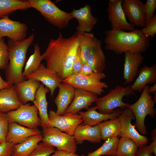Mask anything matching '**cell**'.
I'll return each mask as SVG.
<instances>
[{
    "label": "cell",
    "instance_id": "1",
    "mask_svg": "<svg viewBox=\"0 0 156 156\" xmlns=\"http://www.w3.org/2000/svg\"><path fill=\"white\" fill-rule=\"evenodd\" d=\"M81 33L77 32L68 38L59 32L58 38L50 39L42 60L46 67L52 71L62 81L73 74V67L79 46Z\"/></svg>",
    "mask_w": 156,
    "mask_h": 156
},
{
    "label": "cell",
    "instance_id": "2",
    "mask_svg": "<svg viewBox=\"0 0 156 156\" xmlns=\"http://www.w3.org/2000/svg\"><path fill=\"white\" fill-rule=\"evenodd\" d=\"M105 34V49L117 54L127 51L142 54L145 52L150 45L149 38L145 36L138 29L128 32L107 30Z\"/></svg>",
    "mask_w": 156,
    "mask_h": 156
},
{
    "label": "cell",
    "instance_id": "3",
    "mask_svg": "<svg viewBox=\"0 0 156 156\" xmlns=\"http://www.w3.org/2000/svg\"><path fill=\"white\" fill-rule=\"evenodd\" d=\"M34 35L18 41L9 39L7 46L9 52V64L5 69L7 81L11 85L24 80L22 69L25 62L28 48L34 41Z\"/></svg>",
    "mask_w": 156,
    "mask_h": 156
},
{
    "label": "cell",
    "instance_id": "4",
    "mask_svg": "<svg viewBox=\"0 0 156 156\" xmlns=\"http://www.w3.org/2000/svg\"><path fill=\"white\" fill-rule=\"evenodd\" d=\"M27 1L29 8L36 9L49 23L60 29L68 26L73 18L71 13L61 10L50 0Z\"/></svg>",
    "mask_w": 156,
    "mask_h": 156
},
{
    "label": "cell",
    "instance_id": "5",
    "mask_svg": "<svg viewBox=\"0 0 156 156\" xmlns=\"http://www.w3.org/2000/svg\"><path fill=\"white\" fill-rule=\"evenodd\" d=\"M149 87L148 85L146 86L137 101L132 104H130L127 107V108L132 111L135 118L134 125L135 128L142 135L147 134L144 124L146 117L149 115L153 118L155 114L154 107L155 103L148 92Z\"/></svg>",
    "mask_w": 156,
    "mask_h": 156
},
{
    "label": "cell",
    "instance_id": "6",
    "mask_svg": "<svg viewBox=\"0 0 156 156\" xmlns=\"http://www.w3.org/2000/svg\"><path fill=\"white\" fill-rule=\"evenodd\" d=\"M135 94L130 86L124 87L118 85L105 95L96 99L95 102L97 109L101 113L109 114L117 108L125 109L130 104L123 101V97Z\"/></svg>",
    "mask_w": 156,
    "mask_h": 156
},
{
    "label": "cell",
    "instance_id": "7",
    "mask_svg": "<svg viewBox=\"0 0 156 156\" xmlns=\"http://www.w3.org/2000/svg\"><path fill=\"white\" fill-rule=\"evenodd\" d=\"M106 76L103 72H93L88 75L79 73L73 74L62 81L75 88L80 89L97 95L104 92V89L108 87V84L101 80Z\"/></svg>",
    "mask_w": 156,
    "mask_h": 156
},
{
    "label": "cell",
    "instance_id": "8",
    "mask_svg": "<svg viewBox=\"0 0 156 156\" xmlns=\"http://www.w3.org/2000/svg\"><path fill=\"white\" fill-rule=\"evenodd\" d=\"M42 132V142L55 147L57 150L68 153L76 151L77 143L73 135L53 127L43 129Z\"/></svg>",
    "mask_w": 156,
    "mask_h": 156
},
{
    "label": "cell",
    "instance_id": "9",
    "mask_svg": "<svg viewBox=\"0 0 156 156\" xmlns=\"http://www.w3.org/2000/svg\"><path fill=\"white\" fill-rule=\"evenodd\" d=\"M9 122H15L26 127L36 129L41 126L38 111L34 105L23 104L17 109L7 113Z\"/></svg>",
    "mask_w": 156,
    "mask_h": 156
},
{
    "label": "cell",
    "instance_id": "10",
    "mask_svg": "<svg viewBox=\"0 0 156 156\" xmlns=\"http://www.w3.org/2000/svg\"><path fill=\"white\" fill-rule=\"evenodd\" d=\"M48 117L49 122L47 127H55L71 135H73L77 127L83 122L77 113H66L60 116L54 111L50 110Z\"/></svg>",
    "mask_w": 156,
    "mask_h": 156
},
{
    "label": "cell",
    "instance_id": "11",
    "mask_svg": "<svg viewBox=\"0 0 156 156\" xmlns=\"http://www.w3.org/2000/svg\"><path fill=\"white\" fill-rule=\"evenodd\" d=\"M123 0H109L107 12L111 30H126L130 31L135 29L134 25L128 22L122 7Z\"/></svg>",
    "mask_w": 156,
    "mask_h": 156
},
{
    "label": "cell",
    "instance_id": "12",
    "mask_svg": "<svg viewBox=\"0 0 156 156\" xmlns=\"http://www.w3.org/2000/svg\"><path fill=\"white\" fill-rule=\"evenodd\" d=\"M120 124L121 129L119 137H128L134 141L138 147L147 144L148 140L146 136L140 134L136 130L131 121L135 118L132 111L128 108L123 109L118 116Z\"/></svg>",
    "mask_w": 156,
    "mask_h": 156
},
{
    "label": "cell",
    "instance_id": "13",
    "mask_svg": "<svg viewBox=\"0 0 156 156\" xmlns=\"http://www.w3.org/2000/svg\"><path fill=\"white\" fill-rule=\"evenodd\" d=\"M27 26L25 24L13 20L7 16L0 19V38L7 37L14 41L26 38Z\"/></svg>",
    "mask_w": 156,
    "mask_h": 156
},
{
    "label": "cell",
    "instance_id": "14",
    "mask_svg": "<svg viewBox=\"0 0 156 156\" xmlns=\"http://www.w3.org/2000/svg\"><path fill=\"white\" fill-rule=\"evenodd\" d=\"M143 5L139 0H124L122 1V7L125 17L134 26L144 27L146 24Z\"/></svg>",
    "mask_w": 156,
    "mask_h": 156
},
{
    "label": "cell",
    "instance_id": "15",
    "mask_svg": "<svg viewBox=\"0 0 156 156\" xmlns=\"http://www.w3.org/2000/svg\"><path fill=\"white\" fill-rule=\"evenodd\" d=\"M70 13L78 22L76 27L77 32L90 33L98 21L92 14L91 6L86 4L79 9H73Z\"/></svg>",
    "mask_w": 156,
    "mask_h": 156
},
{
    "label": "cell",
    "instance_id": "16",
    "mask_svg": "<svg viewBox=\"0 0 156 156\" xmlns=\"http://www.w3.org/2000/svg\"><path fill=\"white\" fill-rule=\"evenodd\" d=\"M41 134L37 128L30 129L15 122H10L9 124L6 142L16 145L24 142L32 136Z\"/></svg>",
    "mask_w": 156,
    "mask_h": 156
},
{
    "label": "cell",
    "instance_id": "17",
    "mask_svg": "<svg viewBox=\"0 0 156 156\" xmlns=\"http://www.w3.org/2000/svg\"><path fill=\"white\" fill-rule=\"evenodd\" d=\"M123 77L124 85L133 82L139 73V67L144 60L141 53H124Z\"/></svg>",
    "mask_w": 156,
    "mask_h": 156
},
{
    "label": "cell",
    "instance_id": "18",
    "mask_svg": "<svg viewBox=\"0 0 156 156\" xmlns=\"http://www.w3.org/2000/svg\"><path fill=\"white\" fill-rule=\"evenodd\" d=\"M27 79H32L41 82L50 90L53 96L56 89L62 81L51 70L47 68L43 63L41 64L35 72L25 77Z\"/></svg>",
    "mask_w": 156,
    "mask_h": 156
},
{
    "label": "cell",
    "instance_id": "19",
    "mask_svg": "<svg viewBox=\"0 0 156 156\" xmlns=\"http://www.w3.org/2000/svg\"><path fill=\"white\" fill-rule=\"evenodd\" d=\"M106 58L101 40L95 38L91 46L87 63L94 72L102 73L106 68Z\"/></svg>",
    "mask_w": 156,
    "mask_h": 156
},
{
    "label": "cell",
    "instance_id": "20",
    "mask_svg": "<svg viewBox=\"0 0 156 156\" xmlns=\"http://www.w3.org/2000/svg\"><path fill=\"white\" fill-rule=\"evenodd\" d=\"M98 98L97 95L96 94L75 88L74 99L65 113L76 114L82 109H88L89 106L95 102Z\"/></svg>",
    "mask_w": 156,
    "mask_h": 156
},
{
    "label": "cell",
    "instance_id": "21",
    "mask_svg": "<svg viewBox=\"0 0 156 156\" xmlns=\"http://www.w3.org/2000/svg\"><path fill=\"white\" fill-rule=\"evenodd\" d=\"M58 93L54 100L56 105V113L60 116L64 114L72 102L75 96V89L70 84L62 82L59 85Z\"/></svg>",
    "mask_w": 156,
    "mask_h": 156
},
{
    "label": "cell",
    "instance_id": "22",
    "mask_svg": "<svg viewBox=\"0 0 156 156\" xmlns=\"http://www.w3.org/2000/svg\"><path fill=\"white\" fill-rule=\"evenodd\" d=\"M40 82L32 79L23 80L14 85L15 89L20 102L23 104L33 101Z\"/></svg>",
    "mask_w": 156,
    "mask_h": 156
},
{
    "label": "cell",
    "instance_id": "23",
    "mask_svg": "<svg viewBox=\"0 0 156 156\" xmlns=\"http://www.w3.org/2000/svg\"><path fill=\"white\" fill-rule=\"evenodd\" d=\"M49 91L48 88L44 87L43 83H40L36 91L35 99L33 101L38 109L40 122L43 129L47 127L49 122L46 94Z\"/></svg>",
    "mask_w": 156,
    "mask_h": 156
},
{
    "label": "cell",
    "instance_id": "24",
    "mask_svg": "<svg viewBox=\"0 0 156 156\" xmlns=\"http://www.w3.org/2000/svg\"><path fill=\"white\" fill-rule=\"evenodd\" d=\"M97 107L95 106L89 108L86 112H79L78 114L83 120V125H88L94 126L103 121L114 119L118 117L123 111L122 109L114 110L112 113L103 114L96 111Z\"/></svg>",
    "mask_w": 156,
    "mask_h": 156
},
{
    "label": "cell",
    "instance_id": "25",
    "mask_svg": "<svg viewBox=\"0 0 156 156\" xmlns=\"http://www.w3.org/2000/svg\"><path fill=\"white\" fill-rule=\"evenodd\" d=\"M138 75L131 87L133 91L142 92L144 87L156 83V65H144L139 70Z\"/></svg>",
    "mask_w": 156,
    "mask_h": 156
},
{
    "label": "cell",
    "instance_id": "26",
    "mask_svg": "<svg viewBox=\"0 0 156 156\" xmlns=\"http://www.w3.org/2000/svg\"><path fill=\"white\" fill-rule=\"evenodd\" d=\"M19 101L14 85L0 90V112H8L23 105Z\"/></svg>",
    "mask_w": 156,
    "mask_h": 156
},
{
    "label": "cell",
    "instance_id": "27",
    "mask_svg": "<svg viewBox=\"0 0 156 156\" xmlns=\"http://www.w3.org/2000/svg\"><path fill=\"white\" fill-rule=\"evenodd\" d=\"M73 136L76 142H79L86 140L92 143H99L102 139L97 125L92 126L80 124L75 129Z\"/></svg>",
    "mask_w": 156,
    "mask_h": 156
},
{
    "label": "cell",
    "instance_id": "28",
    "mask_svg": "<svg viewBox=\"0 0 156 156\" xmlns=\"http://www.w3.org/2000/svg\"><path fill=\"white\" fill-rule=\"evenodd\" d=\"M97 125L100 131L101 139L105 141L118 137L120 134L121 124L118 117L102 121Z\"/></svg>",
    "mask_w": 156,
    "mask_h": 156
},
{
    "label": "cell",
    "instance_id": "29",
    "mask_svg": "<svg viewBox=\"0 0 156 156\" xmlns=\"http://www.w3.org/2000/svg\"><path fill=\"white\" fill-rule=\"evenodd\" d=\"M42 138V134H40L32 136L21 143L14 145L12 156H28L36 148Z\"/></svg>",
    "mask_w": 156,
    "mask_h": 156
},
{
    "label": "cell",
    "instance_id": "30",
    "mask_svg": "<svg viewBox=\"0 0 156 156\" xmlns=\"http://www.w3.org/2000/svg\"><path fill=\"white\" fill-rule=\"evenodd\" d=\"M29 8L27 0H0V19L9 16L16 10H25Z\"/></svg>",
    "mask_w": 156,
    "mask_h": 156
},
{
    "label": "cell",
    "instance_id": "31",
    "mask_svg": "<svg viewBox=\"0 0 156 156\" xmlns=\"http://www.w3.org/2000/svg\"><path fill=\"white\" fill-rule=\"evenodd\" d=\"M138 146L132 140L126 136L121 137L117 145L116 156H135Z\"/></svg>",
    "mask_w": 156,
    "mask_h": 156
},
{
    "label": "cell",
    "instance_id": "32",
    "mask_svg": "<svg viewBox=\"0 0 156 156\" xmlns=\"http://www.w3.org/2000/svg\"><path fill=\"white\" fill-rule=\"evenodd\" d=\"M34 52L27 60L24 70L22 72L24 77L30 75L35 72L39 68L41 62L42 60V57L41 54L40 48L38 45L35 44Z\"/></svg>",
    "mask_w": 156,
    "mask_h": 156
},
{
    "label": "cell",
    "instance_id": "33",
    "mask_svg": "<svg viewBox=\"0 0 156 156\" xmlns=\"http://www.w3.org/2000/svg\"><path fill=\"white\" fill-rule=\"evenodd\" d=\"M118 137L108 139L99 148L88 153L87 156H116L117 147L119 141Z\"/></svg>",
    "mask_w": 156,
    "mask_h": 156
},
{
    "label": "cell",
    "instance_id": "34",
    "mask_svg": "<svg viewBox=\"0 0 156 156\" xmlns=\"http://www.w3.org/2000/svg\"><path fill=\"white\" fill-rule=\"evenodd\" d=\"M79 47L83 64L86 63L88 57L90 49L95 38L91 33H81Z\"/></svg>",
    "mask_w": 156,
    "mask_h": 156
},
{
    "label": "cell",
    "instance_id": "35",
    "mask_svg": "<svg viewBox=\"0 0 156 156\" xmlns=\"http://www.w3.org/2000/svg\"><path fill=\"white\" fill-rule=\"evenodd\" d=\"M55 151L53 147L42 142L28 156H49Z\"/></svg>",
    "mask_w": 156,
    "mask_h": 156
},
{
    "label": "cell",
    "instance_id": "36",
    "mask_svg": "<svg viewBox=\"0 0 156 156\" xmlns=\"http://www.w3.org/2000/svg\"><path fill=\"white\" fill-rule=\"evenodd\" d=\"M9 52L3 38H0V69H5L9 64Z\"/></svg>",
    "mask_w": 156,
    "mask_h": 156
},
{
    "label": "cell",
    "instance_id": "37",
    "mask_svg": "<svg viewBox=\"0 0 156 156\" xmlns=\"http://www.w3.org/2000/svg\"><path fill=\"white\" fill-rule=\"evenodd\" d=\"M9 121L7 113L0 112V142H6Z\"/></svg>",
    "mask_w": 156,
    "mask_h": 156
},
{
    "label": "cell",
    "instance_id": "38",
    "mask_svg": "<svg viewBox=\"0 0 156 156\" xmlns=\"http://www.w3.org/2000/svg\"><path fill=\"white\" fill-rule=\"evenodd\" d=\"M141 31L144 35L146 37L153 38L156 34V15L151 18Z\"/></svg>",
    "mask_w": 156,
    "mask_h": 156
},
{
    "label": "cell",
    "instance_id": "39",
    "mask_svg": "<svg viewBox=\"0 0 156 156\" xmlns=\"http://www.w3.org/2000/svg\"><path fill=\"white\" fill-rule=\"evenodd\" d=\"M156 8V0H147L144 3L143 12L146 19V24L155 14L154 11Z\"/></svg>",
    "mask_w": 156,
    "mask_h": 156
},
{
    "label": "cell",
    "instance_id": "40",
    "mask_svg": "<svg viewBox=\"0 0 156 156\" xmlns=\"http://www.w3.org/2000/svg\"><path fill=\"white\" fill-rule=\"evenodd\" d=\"M14 145L5 142L0 144V156H12L13 151Z\"/></svg>",
    "mask_w": 156,
    "mask_h": 156
},
{
    "label": "cell",
    "instance_id": "41",
    "mask_svg": "<svg viewBox=\"0 0 156 156\" xmlns=\"http://www.w3.org/2000/svg\"><path fill=\"white\" fill-rule=\"evenodd\" d=\"M83 64L81 60L79 47L78 48L73 67V74L78 73L81 70Z\"/></svg>",
    "mask_w": 156,
    "mask_h": 156
},
{
    "label": "cell",
    "instance_id": "42",
    "mask_svg": "<svg viewBox=\"0 0 156 156\" xmlns=\"http://www.w3.org/2000/svg\"><path fill=\"white\" fill-rule=\"evenodd\" d=\"M148 146L146 144L138 147L135 156H152Z\"/></svg>",
    "mask_w": 156,
    "mask_h": 156
},
{
    "label": "cell",
    "instance_id": "43",
    "mask_svg": "<svg viewBox=\"0 0 156 156\" xmlns=\"http://www.w3.org/2000/svg\"><path fill=\"white\" fill-rule=\"evenodd\" d=\"M151 139L153 141L150 146H148L151 153L156 155V129H154L151 132Z\"/></svg>",
    "mask_w": 156,
    "mask_h": 156
},
{
    "label": "cell",
    "instance_id": "44",
    "mask_svg": "<svg viewBox=\"0 0 156 156\" xmlns=\"http://www.w3.org/2000/svg\"><path fill=\"white\" fill-rule=\"evenodd\" d=\"M92 68L87 63L83 64L79 73L84 75H88L93 73Z\"/></svg>",
    "mask_w": 156,
    "mask_h": 156
},
{
    "label": "cell",
    "instance_id": "45",
    "mask_svg": "<svg viewBox=\"0 0 156 156\" xmlns=\"http://www.w3.org/2000/svg\"><path fill=\"white\" fill-rule=\"evenodd\" d=\"M51 156H79L75 152L68 153L66 151L57 150Z\"/></svg>",
    "mask_w": 156,
    "mask_h": 156
},
{
    "label": "cell",
    "instance_id": "46",
    "mask_svg": "<svg viewBox=\"0 0 156 156\" xmlns=\"http://www.w3.org/2000/svg\"><path fill=\"white\" fill-rule=\"evenodd\" d=\"M12 86L7 81L3 80L0 75V90L5 88H9Z\"/></svg>",
    "mask_w": 156,
    "mask_h": 156
},
{
    "label": "cell",
    "instance_id": "47",
    "mask_svg": "<svg viewBox=\"0 0 156 156\" xmlns=\"http://www.w3.org/2000/svg\"><path fill=\"white\" fill-rule=\"evenodd\" d=\"M156 92V84L153 85V86L149 87L148 92L150 94L151 93H154Z\"/></svg>",
    "mask_w": 156,
    "mask_h": 156
},
{
    "label": "cell",
    "instance_id": "48",
    "mask_svg": "<svg viewBox=\"0 0 156 156\" xmlns=\"http://www.w3.org/2000/svg\"><path fill=\"white\" fill-rule=\"evenodd\" d=\"M154 99H153L154 102L155 103H156V92H155L154 93Z\"/></svg>",
    "mask_w": 156,
    "mask_h": 156
},
{
    "label": "cell",
    "instance_id": "49",
    "mask_svg": "<svg viewBox=\"0 0 156 156\" xmlns=\"http://www.w3.org/2000/svg\"><path fill=\"white\" fill-rule=\"evenodd\" d=\"M84 156V155H81V156Z\"/></svg>",
    "mask_w": 156,
    "mask_h": 156
},
{
    "label": "cell",
    "instance_id": "50",
    "mask_svg": "<svg viewBox=\"0 0 156 156\" xmlns=\"http://www.w3.org/2000/svg\"></svg>",
    "mask_w": 156,
    "mask_h": 156
},
{
    "label": "cell",
    "instance_id": "51",
    "mask_svg": "<svg viewBox=\"0 0 156 156\" xmlns=\"http://www.w3.org/2000/svg\"><path fill=\"white\" fill-rule=\"evenodd\" d=\"M1 144V143L0 142V144Z\"/></svg>",
    "mask_w": 156,
    "mask_h": 156
}]
</instances>
